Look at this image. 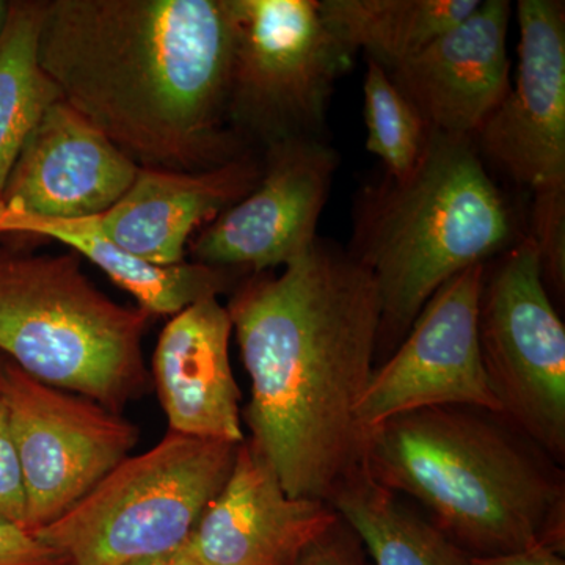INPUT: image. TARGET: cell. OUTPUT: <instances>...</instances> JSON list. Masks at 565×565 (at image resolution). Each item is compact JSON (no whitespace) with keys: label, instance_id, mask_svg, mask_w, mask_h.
<instances>
[{"label":"cell","instance_id":"d6986e66","mask_svg":"<svg viewBox=\"0 0 565 565\" xmlns=\"http://www.w3.org/2000/svg\"><path fill=\"white\" fill-rule=\"evenodd\" d=\"M481 0H321L327 25L352 54L386 71L414 57L473 13Z\"/></svg>","mask_w":565,"mask_h":565},{"label":"cell","instance_id":"83f0119b","mask_svg":"<svg viewBox=\"0 0 565 565\" xmlns=\"http://www.w3.org/2000/svg\"><path fill=\"white\" fill-rule=\"evenodd\" d=\"M10 2L0 0V35H2L3 28H6L7 17H9Z\"/></svg>","mask_w":565,"mask_h":565},{"label":"cell","instance_id":"30bf717a","mask_svg":"<svg viewBox=\"0 0 565 565\" xmlns=\"http://www.w3.org/2000/svg\"><path fill=\"white\" fill-rule=\"evenodd\" d=\"M486 264L446 281L424 305L392 359L374 370L356 405L366 435L394 416L433 407H473L500 415L479 348Z\"/></svg>","mask_w":565,"mask_h":565},{"label":"cell","instance_id":"8fae6325","mask_svg":"<svg viewBox=\"0 0 565 565\" xmlns=\"http://www.w3.org/2000/svg\"><path fill=\"white\" fill-rule=\"evenodd\" d=\"M337 167V151L321 139L270 145L256 188L196 234L192 262L248 274L285 267L318 239Z\"/></svg>","mask_w":565,"mask_h":565},{"label":"cell","instance_id":"5bb4252c","mask_svg":"<svg viewBox=\"0 0 565 565\" xmlns=\"http://www.w3.org/2000/svg\"><path fill=\"white\" fill-rule=\"evenodd\" d=\"M509 0H484L429 46L386 71L429 131L475 137L511 88Z\"/></svg>","mask_w":565,"mask_h":565},{"label":"cell","instance_id":"7c38bea8","mask_svg":"<svg viewBox=\"0 0 565 565\" xmlns=\"http://www.w3.org/2000/svg\"><path fill=\"white\" fill-rule=\"evenodd\" d=\"M514 85L476 136L478 150L534 202L565 199V7L520 0Z\"/></svg>","mask_w":565,"mask_h":565},{"label":"cell","instance_id":"6da1fadb","mask_svg":"<svg viewBox=\"0 0 565 565\" xmlns=\"http://www.w3.org/2000/svg\"><path fill=\"white\" fill-rule=\"evenodd\" d=\"M226 310L250 377L248 444L286 493L329 503L363 470L355 411L381 330L373 277L318 237L280 275L248 274Z\"/></svg>","mask_w":565,"mask_h":565},{"label":"cell","instance_id":"5b68a950","mask_svg":"<svg viewBox=\"0 0 565 565\" xmlns=\"http://www.w3.org/2000/svg\"><path fill=\"white\" fill-rule=\"evenodd\" d=\"M81 259L0 245V356L121 414L150 385L141 345L151 316L99 291Z\"/></svg>","mask_w":565,"mask_h":565},{"label":"cell","instance_id":"52a82bcc","mask_svg":"<svg viewBox=\"0 0 565 565\" xmlns=\"http://www.w3.org/2000/svg\"><path fill=\"white\" fill-rule=\"evenodd\" d=\"M234 39L228 122L264 148L321 139L326 111L352 52L318 0H230Z\"/></svg>","mask_w":565,"mask_h":565},{"label":"cell","instance_id":"ba28073f","mask_svg":"<svg viewBox=\"0 0 565 565\" xmlns=\"http://www.w3.org/2000/svg\"><path fill=\"white\" fill-rule=\"evenodd\" d=\"M479 348L500 415L555 462L565 455V329L545 289L533 237L486 280Z\"/></svg>","mask_w":565,"mask_h":565},{"label":"cell","instance_id":"cb8c5ba5","mask_svg":"<svg viewBox=\"0 0 565 565\" xmlns=\"http://www.w3.org/2000/svg\"><path fill=\"white\" fill-rule=\"evenodd\" d=\"M292 565H371L362 542L338 515L326 533L315 539Z\"/></svg>","mask_w":565,"mask_h":565},{"label":"cell","instance_id":"2e32d148","mask_svg":"<svg viewBox=\"0 0 565 565\" xmlns=\"http://www.w3.org/2000/svg\"><path fill=\"white\" fill-rule=\"evenodd\" d=\"M262 159L250 151L202 172L143 169L110 210L81 218L122 250L159 266L188 262L195 230L244 200L258 184Z\"/></svg>","mask_w":565,"mask_h":565},{"label":"cell","instance_id":"603a6c76","mask_svg":"<svg viewBox=\"0 0 565 565\" xmlns=\"http://www.w3.org/2000/svg\"><path fill=\"white\" fill-rule=\"evenodd\" d=\"M0 522L25 530V492L20 456L0 373ZM28 531V530H25Z\"/></svg>","mask_w":565,"mask_h":565},{"label":"cell","instance_id":"4fadbf2b","mask_svg":"<svg viewBox=\"0 0 565 565\" xmlns=\"http://www.w3.org/2000/svg\"><path fill=\"white\" fill-rule=\"evenodd\" d=\"M140 167L63 99L36 121L0 192V214L77 221L110 210Z\"/></svg>","mask_w":565,"mask_h":565},{"label":"cell","instance_id":"44dd1931","mask_svg":"<svg viewBox=\"0 0 565 565\" xmlns=\"http://www.w3.org/2000/svg\"><path fill=\"white\" fill-rule=\"evenodd\" d=\"M43 7L44 0L10 2L0 35V192L36 121L61 98L39 63Z\"/></svg>","mask_w":565,"mask_h":565},{"label":"cell","instance_id":"7a4b0ae2","mask_svg":"<svg viewBox=\"0 0 565 565\" xmlns=\"http://www.w3.org/2000/svg\"><path fill=\"white\" fill-rule=\"evenodd\" d=\"M230 0H44L39 63L58 96L143 169L248 152L230 128Z\"/></svg>","mask_w":565,"mask_h":565},{"label":"cell","instance_id":"ffe728a7","mask_svg":"<svg viewBox=\"0 0 565 565\" xmlns=\"http://www.w3.org/2000/svg\"><path fill=\"white\" fill-rule=\"evenodd\" d=\"M373 565H470V556L364 470L329 500Z\"/></svg>","mask_w":565,"mask_h":565},{"label":"cell","instance_id":"277c9868","mask_svg":"<svg viewBox=\"0 0 565 565\" xmlns=\"http://www.w3.org/2000/svg\"><path fill=\"white\" fill-rule=\"evenodd\" d=\"M512 239L511 212L475 137L430 131L414 172L386 177L360 200L349 255L377 288L379 345L404 340L446 281L486 264Z\"/></svg>","mask_w":565,"mask_h":565},{"label":"cell","instance_id":"d4e9b609","mask_svg":"<svg viewBox=\"0 0 565 565\" xmlns=\"http://www.w3.org/2000/svg\"><path fill=\"white\" fill-rule=\"evenodd\" d=\"M0 565H65L61 556L24 527L0 522Z\"/></svg>","mask_w":565,"mask_h":565},{"label":"cell","instance_id":"8992f818","mask_svg":"<svg viewBox=\"0 0 565 565\" xmlns=\"http://www.w3.org/2000/svg\"><path fill=\"white\" fill-rule=\"evenodd\" d=\"M241 445L167 433L32 534L65 565H129L172 553L225 486Z\"/></svg>","mask_w":565,"mask_h":565},{"label":"cell","instance_id":"7402d4cb","mask_svg":"<svg viewBox=\"0 0 565 565\" xmlns=\"http://www.w3.org/2000/svg\"><path fill=\"white\" fill-rule=\"evenodd\" d=\"M363 88L367 151L384 161L390 178L404 180L422 161L429 128L386 70L370 58Z\"/></svg>","mask_w":565,"mask_h":565},{"label":"cell","instance_id":"9a60e30c","mask_svg":"<svg viewBox=\"0 0 565 565\" xmlns=\"http://www.w3.org/2000/svg\"><path fill=\"white\" fill-rule=\"evenodd\" d=\"M337 520L327 501L286 493L245 438L225 486L182 548L202 565H292Z\"/></svg>","mask_w":565,"mask_h":565},{"label":"cell","instance_id":"ac0fdd59","mask_svg":"<svg viewBox=\"0 0 565 565\" xmlns=\"http://www.w3.org/2000/svg\"><path fill=\"white\" fill-rule=\"evenodd\" d=\"M46 237L57 241L70 252L88 259L103 270L118 288L131 294L137 307L154 316L180 313L203 297L221 296L232 288L236 274L232 270L184 262L159 266L137 258L96 233L81 218L50 221L25 215L0 214V237Z\"/></svg>","mask_w":565,"mask_h":565},{"label":"cell","instance_id":"484cf974","mask_svg":"<svg viewBox=\"0 0 565 565\" xmlns=\"http://www.w3.org/2000/svg\"><path fill=\"white\" fill-rule=\"evenodd\" d=\"M559 550L534 546L508 555L470 557V565H565Z\"/></svg>","mask_w":565,"mask_h":565},{"label":"cell","instance_id":"e0dca14e","mask_svg":"<svg viewBox=\"0 0 565 565\" xmlns=\"http://www.w3.org/2000/svg\"><path fill=\"white\" fill-rule=\"evenodd\" d=\"M232 334V318L215 296L189 305L163 327L151 377L169 433L244 444L241 392L230 360Z\"/></svg>","mask_w":565,"mask_h":565},{"label":"cell","instance_id":"3957f363","mask_svg":"<svg viewBox=\"0 0 565 565\" xmlns=\"http://www.w3.org/2000/svg\"><path fill=\"white\" fill-rule=\"evenodd\" d=\"M556 463L482 408H423L364 435L363 470L418 501L470 557L534 546L564 552L565 487Z\"/></svg>","mask_w":565,"mask_h":565},{"label":"cell","instance_id":"9c48e42d","mask_svg":"<svg viewBox=\"0 0 565 565\" xmlns=\"http://www.w3.org/2000/svg\"><path fill=\"white\" fill-rule=\"evenodd\" d=\"M0 373L24 481L25 530L35 533L129 457L139 429L95 401L36 381L3 356Z\"/></svg>","mask_w":565,"mask_h":565},{"label":"cell","instance_id":"4316f807","mask_svg":"<svg viewBox=\"0 0 565 565\" xmlns=\"http://www.w3.org/2000/svg\"><path fill=\"white\" fill-rule=\"evenodd\" d=\"M129 565H202L196 563L195 559L184 548L174 550L172 553L166 555L147 557V559L137 561Z\"/></svg>","mask_w":565,"mask_h":565}]
</instances>
